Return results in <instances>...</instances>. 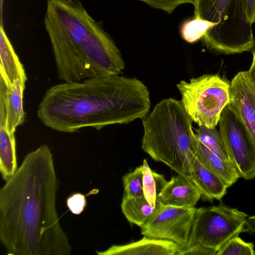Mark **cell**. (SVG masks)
Listing matches in <instances>:
<instances>
[{
	"mask_svg": "<svg viewBox=\"0 0 255 255\" xmlns=\"http://www.w3.org/2000/svg\"><path fill=\"white\" fill-rule=\"evenodd\" d=\"M58 188L49 146L28 153L0 190V240L7 255L71 254L56 210Z\"/></svg>",
	"mask_w": 255,
	"mask_h": 255,
	"instance_id": "cell-1",
	"label": "cell"
},
{
	"mask_svg": "<svg viewBox=\"0 0 255 255\" xmlns=\"http://www.w3.org/2000/svg\"><path fill=\"white\" fill-rule=\"evenodd\" d=\"M150 106L149 92L141 81L113 75L50 87L38 105L37 116L52 129L72 133L142 119Z\"/></svg>",
	"mask_w": 255,
	"mask_h": 255,
	"instance_id": "cell-2",
	"label": "cell"
},
{
	"mask_svg": "<svg viewBox=\"0 0 255 255\" xmlns=\"http://www.w3.org/2000/svg\"><path fill=\"white\" fill-rule=\"evenodd\" d=\"M44 23L63 82L123 72L125 62L120 50L80 0H46Z\"/></svg>",
	"mask_w": 255,
	"mask_h": 255,
	"instance_id": "cell-3",
	"label": "cell"
},
{
	"mask_svg": "<svg viewBox=\"0 0 255 255\" xmlns=\"http://www.w3.org/2000/svg\"><path fill=\"white\" fill-rule=\"evenodd\" d=\"M141 148L154 161L190 180L198 139L180 101L169 98L156 104L142 119Z\"/></svg>",
	"mask_w": 255,
	"mask_h": 255,
	"instance_id": "cell-4",
	"label": "cell"
},
{
	"mask_svg": "<svg viewBox=\"0 0 255 255\" xmlns=\"http://www.w3.org/2000/svg\"><path fill=\"white\" fill-rule=\"evenodd\" d=\"M195 17L216 23L201 39L210 51L226 55L252 50V24L247 20L244 0H195Z\"/></svg>",
	"mask_w": 255,
	"mask_h": 255,
	"instance_id": "cell-5",
	"label": "cell"
},
{
	"mask_svg": "<svg viewBox=\"0 0 255 255\" xmlns=\"http://www.w3.org/2000/svg\"><path fill=\"white\" fill-rule=\"evenodd\" d=\"M181 102L192 122L199 127H216L230 101V83L219 74H204L177 84Z\"/></svg>",
	"mask_w": 255,
	"mask_h": 255,
	"instance_id": "cell-6",
	"label": "cell"
},
{
	"mask_svg": "<svg viewBox=\"0 0 255 255\" xmlns=\"http://www.w3.org/2000/svg\"><path fill=\"white\" fill-rule=\"evenodd\" d=\"M247 217L221 202L217 206L197 208L188 247L199 244L217 252L230 239L244 232Z\"/></svg>",
	"mask_w": 255,
	"mask_h": 255,
	"instance_id": "cell-7",
	"label": "cell"
},
{
	"mask_svg": "<svg viewBox=\"0 0 255 255\" xmlns=\"http://www.w3.org/2000/svg\"><path fill=\"white\" fill-rule=\"evenodd\" d=\"M229 159L240 177L255 178V143L229 105L223 110L219 122Z\"/></svg>",
	"mask_w": 255,
	"mask_h": 255,
	"instance_id": "cell-8",
	"label": "cell"
},
{
	"mask_svg": "<svg viewBox=\"0 0 255 255\" xmlns=\"http://www.w3.org/2000/svg\"><path fill=\"white\" fill-rule=\"evenodd\" d=\"M196 209L162 205L156 214L140 228L141 234L171 241L183 249L187 248Z\"/></svg>",
	"mask_w": 255,
	"mask_h": 255,
	"instance_id": "cell-9",
	"label": "cell"
},
{
	"mask_svg": "<svg viewBox=\"0 0 255 255\" xmlns=\"http://www.w3.org/2000/svg\"><path fill=\"white\" fill-rule=\"evenodd\" d=\"M228 105L255 143V81L249 70L238 72L231 81Z\"/></svg>",
	"mask_w": 255,
	"mask_h": 255,
	"instance_id": "cell-10",
	"label": "cell"
},
{
	"mask_svg": "<svg viewBox=\"0 0 255 255\" xmlns=\"http://www.w3.org/2000/svg\"><path fill=\"white\" fill-rule=\"evenodd\" d=\"M25 83L18 79L6 86L0 78V115H6L7 128L11 132L14 133L24 121L23 98Z\"/></svg>",
	"mask_w": 255,
	"mask_h": 255,
	"instance_id": "cell-11",
	"label": "cell"
},
{
	"mask_svg": "<svg viewBox=\"0 0 255 255\" xmlns=\"http://www.w3.org/2000/svg\"><path fill=\"white\" fill-rule=\"evenodd\" d=\"M182 248L166 240L144 236L136 242L123 245H113L99 255H179Z\"/></svg>",
	"mask_w": 255,
	"mask_h": 255,
	"instance_id": "cell-12",
	"label": "cell"
},
{
	"mask_svg": "<svg viewBox=\"0 0 255 255\" xmlns=\"http://www.w3.org/2000/svg\"><path fill=\"white\" fill-rule=\"evenodd\" d=\"M201 197L200 192L192 181L177 174L166 181L158 199L164 206L189 208L194 207Z\"/></svg>",
	"mask_w": 255,
	"mask_h": 255,
	"instance_id": "cell-13",
	"label": "cell"
},
{
	"mask_svg": "<svg viewBox=\"0 0 255 255\" xmlns=\"http://www.w3.org/2000/svg\"><path fill=\"white\" fill-rule=\"evenodd\" d=\"M190 180L201 193L204 201L221 200L228 187L218 176L204 167L196 158L191 165Z\"/></svg>",
	"mask_w": 255,
	"mask_h": 255,
	"instance_id": "cell-14",
	"label": "cell"
},
{
	"mask_svg": "<svg viewBox=\"0 0 255 255\" xmlns=\"http://www.w3.org/2000/svg\"><path fill=\"white\" fill-rule=\"evenodd\" d=\"M0 74L8 86L18 79L26 82L23 65L20 61L1 23L0 26Z\"/></svg>",
	"mask_w": 255,
	"mask_h": 255,
	"instance_id": "cell-15",
	"label": "cell"
},
{
	"mask_svg": "<svg viewBox=\"0 0 255 255\" xmlns=\"http://www.w3.org/2000/svg\"><path fill=\"white\" fill-rule=\"evenodd\" d=\"M196 158L204 167L220 178L228 188L240 178L231 162L221 159L198 140Z\"/></svg>",
	"mask_w": 255,
	"mask_h": 255,
	"instance_id": "cell-16",
	"label": "cell"
},
{
	"mask_svg": "<svg viewBox=\"0 0 255 255\" xmlns=\"http://www.w3.org/2000/svg\"><path fill=\"white\" fill-rule=\"evenodd\" d=\"M161 206L160 203L156 207L152 206L144 196L131 197L124 195L121 205L122 212L127 220L140 228L156 214Z\"/></svg>",
	"mask_w": 255,
	"mask_h": 255,
	"instance_id": "cell-17",
	"label": "cell"
},
{
	"mask_svg": "<svg viewBox=\"0 0 255 255\" xmlns=\"http://www.w3.org/2000/svg\"><path fill=\"white\" fill-rule=\"evenodd\" d=\"M17 168L14 133L6 126H0V171L3 180L8 181Z\"/></svg>",
	"mask_w": 255,
	"mask_h": 255,
	"instance_id": "cell-18",
	"label": "cell"
},
{
	"mask_svg": "<svg viewBox=\"0 0 255 255\" xmlns=\"http://www.w3.org/2000/svg\"><path fill=\"white\" fill-rule=\"evenodd\" d=\"M142 166L143 196L150 205L156 207L160 204L159 194L167 181L162 175L151 169L146 160H143Z\"/></svg>",
	"mask_w": 255,
	"mask_h": 255,
	"instance_id": "cell-19",
	"label": "cell"
},
{
	"mask_svg": "<svg viewBox=\"0 0 255 255\" xmlns=\"http://www.w3.org/2000/svg\"><path fill=\"white\" fill-rule=\"evenodd\" d=\"M195 131L199 141L221 159L230 162L221 134L216 128H209L204 126H199Z\"/></svg>",
	"mask_w": 255,
	"mask_h": 255,
	"instance_id": "cell-20",
	"label": "cell"
},
{
	"mask_svg": "<svg viewBox=\"0 0 255 255\" xmlns=\"http://www.w3.org/2000/svg\"><path fill=\"white\" fill-rule=\"evenodd\" d=\"M216 24L200 17H195L185 21L181 25V35L189 43L201 40L207 32Z\"/></svg>",
	"mask_w": 255,
	"mask_h": 255,
	"instance_id": "cell-21",
	"label": "cell"
},
{
	"mask_svg": "<svg viewBox=\"0 0 255 255\" xmlns=\"http://www.w3.org/2000/svg\"><path fill=\"white\" fill-rule=\"evenodd\" d=\"M122 181L124 195L131 197L143 196L142 164L124 175Z\"/></svg>",
	"mask_w": 255,
	"mask_h": 255,
	"instance_id": "cell-22",
	"label": "cell"
},
{
	"mask_svg": "<svg viewBox=\"0 0 255 255\" xmlns=\"http://www.w3.org/2000/svg\"><path fill=\"white\" fill-rule=\"evenodd\" d=\"M254 245L246 242L239 236L230 239L217 252L216 255H255Z\"/></svg>",
	"mask_w": 255,
	"mask_h": 255,
	"instance_id": "cell-23",
	"label": "cell"
},
{
	"mask_svg": "<svg viewBox=\"0 0 255 255\" xmlns=\"http://www.w3.org/2000/svg\"><path fill=\"white\" fill-rule=\"evenodd\" d=\"M149 6L170 13L179 5L186 3L194 4L195 0H139Z\"/></svg>",
	"mask_w": 255,
	"mask_h": 255,
	"instance_id": "cell-24",
	"label": "cell"
},
{
	"mask_svg": "<svg viewBox=\"0 0 255 255\" xmlns=\"http://www.w3.org/2000/svg\"><path fill=\"white\" fill-rule=\"evenodd\" d=\"M87 205L85 196L81 193H75L66 200V205L69 211L74 214L79 215L85 209Z\"/></svg>",
	"mask_w": 255,
	"mask_h": 255,
	"instance_id": "cell-25",
	"label": "cell"
},
{
	"mask_svg": "<svg viewBox=\"0 0 255 255\" xmlns=\"http://www.w3.org/2000/svg\"><path fill=\"white\" fill-rule=\"evenodd\" d=\"M217 251L213 249L194 244L182 249L179 255H215Z\"/></svg>",
	"mask_w": 255,
	"mask_h": 255,
	"instance_id": "cell-26",
	"label": "cell"
},
{
	"mask_svg": "<svg viewBox=\"0 0 255 255\" xmlns=\"http://www.w3.org/2000/svg\"><path fill=\"white\" fill-rule=\"evenodd\" d=\"M244 1L247 20L253 24L255 22V0H244Z\"/></svg>",
	"mask_w": 255,
	"mask_h": 255,
	"instance_id": "cell-27",
	"label": "cell"
},
{
	"mask_svg": "<svg viewBox=\"0 0 255 255\" xmlns=\"http://www.w3.org/2000/svg\"><path fill=\"white\" fill-rule=\"evenodd\" d=\"M244 232L255 235V214L246 218Z\"/></svg>",
	"mask_w": 255,
	"mask_h": 255,
	"instance_id": "cell-28",
	"label": "cell"
},
{
	"mask_svg": "<svg viewBox=\"0 0 255 255\" xmlns=\"http://www.w3.org/2000/svg\"><path fill=\"white\" fill-rule=\"evenodd\" d=\"M253 60L252 64L249 69L251 76L255 81V48L252 50Z\"/></svg>",
	"mask_w": 255,
	"mask_h": 255,
	"instance_id": "cell-29",
	"label": "cell"
}]
</instances>
